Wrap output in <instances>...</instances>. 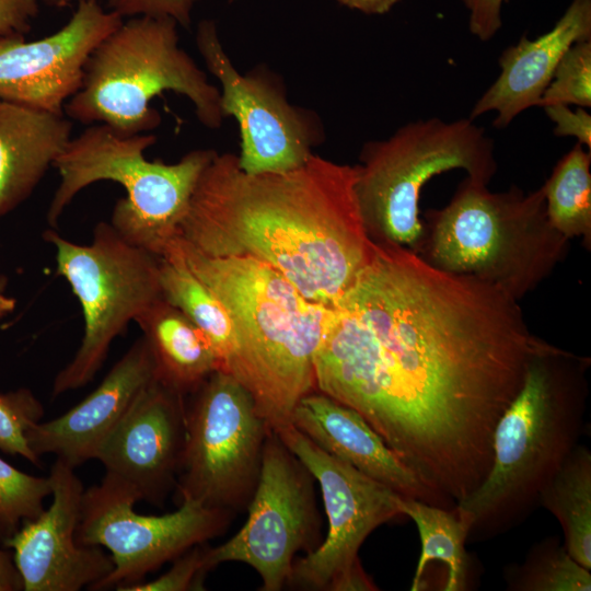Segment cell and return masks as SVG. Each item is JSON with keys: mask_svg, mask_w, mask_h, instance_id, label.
<instances>
[{"mask_svg": "<svg viewBox=\"0 0 591 591\" xmlns=\"http://www.w3.org/2000/svg\"><path fill=\"white\" fill-rule=\"evenodd\" d=\"M590 359L547 344L531 360L522 386L494 431L484 482L455 507L485 540L523 522L567 456L580 443Z\"/></svg>", "mask_w": 591, "mask_h": 591, "instance_id": "obj_4", "label": "cell"}, {"mask_svg": "<svg viewBox=\"0 0 591 591\" xmlns=\"http://www.w3.org/2000/svg\"><path fill=\"white\" fill-rule=\"evenodd\" d=\"M341 4L366 14H384L399 0H337Z\"/></svg>", "mask_w": 591, "mask_h": 591, "instance_id": "obj_37", "label": "cell"}, {"mask_svg": "<svg viewBox=\"0 0 591 591\" xmlns=\"http://www.w3.org/2000/svg\"><path fill=\"white\" fill-rule=\"evenodd\" d=\"M72 123L0 97V218L35 189L71 139Z\"/></svg>", "mask_w": 591, "mask_h": 591, "instance_id": "obj_21", "label": "cell"}, {"mask_svg": "<svg viewBox=\"0 0 591 591\" xmlns=\"http://www.w3.org/2000/svg\"><path fill=\"white\" fill-rule=\"evenodd\" d=\"M359 159L355 190L369 237L414 252L425 231L419 201L427 182L461 169L488 185L497 172L494 141L471 118L408 123L385 140L364 143Z\"/></svg>", "mask_w": 591, "mask_h": 591, "instance_id": "obj_8", "label": "cell"}, {"mask_svg": "<svg viewBox=\"0 0 591 591\" xmlns=\"http://www.w3.org/2000/svg\"><path fill=\"white\" fill-rule=\"evenodd\" d=\"M402 512L415 522L421 542V554L410 590L422 588L424 571L432 560L442 561L448 568L443 590H466L470 570L465 549L471 530L468 518L456 507L447 509L412 498L402 499Z\"/></svg>", "mask_w": 591, "mask_h": 591, "instance_id": "obj_23", "label": "cell"}, {"mask_svg": "<svg viewBox=\"0 0 591 591\" xmlns=\"http://www.w3.org/2000/svg\"><path fill=\"white\" fill-rule=\"evenodd\" d=\"M159 280L162 298L204 333L217 356L219 370L224 371L233 350V333L221 302L172 246H166L161 256Z\"/></svg>", "mask_w": 591, "mask_h": 591, "instance_id": "obj_25", "label": "cell"}, {"mask_svg": "<svg viewBox=\"0 0 591 591\" xmlns=\"http://www.w3.org/2000/svg\"><path fill=\"white\" fill-rule=\"evenodd\" d=\"M121 22L97 0H79L68 23L49 36L31 42L0 36V97L63 114L82 85L90 55Z\"/></svg>", "mask_w": 591, "mask_h": 591, "instance_id": "obj_15", "label": "cell"}, {"mask_svg": "<svg viewBox=\"0 0 591 591\" xmlns=\"http://www.w3.org/2000/svg\"><path fill=\"white\" fill-rule=\"evenodd\" d=\"M185 397L155 378L96 452L106 474L131 486L140 500L162 506L175 488L185 444Z\"/></svg>", "mask_w": 591, "mask_h": 591, "instance_id": "obj_17", "label": "cell"}, {"mask_svg": "<svg viewBox=\"0 0 591 591\" xmlns=\"http://www.w3.org/2000/svg\"><path fill=\"white\" fill-rule=\"evenodd\" d=\"M177 27L166 16L123 21L90 55L82 85L63 113L82 124H105L121 136L146 134L161 123L150 101L174 91L193 103L205 127L219 128L220 90L179 47Z\"/></svg>", "mask_w": 591, "mask_h": 591, "instance_id": "obj_6", "label": "cell"}, {"mask_svg": "<svg viewBox=\"0 0 591 591\" xmlns=\"http://www.w3.org/2000/svg\"><path fill=\"white\" fill-rule=\"evenodd\" d=\"M591 151L576 146L555 165L542 185L552 225L568 240L591 244Z\"/></svg>", "mask_w": 591, "mask_h": 591, "instance_id": "obj_26", "label": "cell"}, {"mask_svg": "<svg viewBox=\"0 0 591 591\" xmlns=\"http://www.w3.org/2000/svg\"><path fill=\"white\" fill-rule=\"evenodd\" d=\"M188 395L177 505L190 499L233 514L246 511L271 428L248 391L224 371H215Z\"/></svg>", "mask_w": 591, "mask_h": 591, "instance_id": "obj_10", "label": "cell"}, {"mask_svg": "<svg viewBox=\"0 0 591 591\" xmlns=\"http://www.w3.org/2000/svg\"><path fill=\"white\" fill-rule=\"evenodd\" d=\"M53 502L37 518L3 541L13 549V560L24 591L89 590L114 568L109 554L100 546L80 545L76 530L80 517L82 482L74 468L59 459L50 468Z\"/></svg>", "mask_w": 591, "mask_h": 591, "instance_id": "obj_16", "label": "cell"}, {"mask_svg": "<svg viewBox=\"0 0 591 591\" xmlns=\"http://www.w3.org/2000/svg\"><path fill=\"white\" fill-rule=\"evenodd\" d=\"M15 300L4 293H0V318L11 313L15 308Z\"/></svg>", "mask_w": 591, "mask_h": 591, "instance_id": "obj_38", "label": "cell"}, {"mask_svg": "<svg viewBox=\"0 0 591 591\" xmlns=\"http://www.w3.org/2000/svg\"><path fill=\"white\" fill-rule=\"evenodd\" d=\"M38 13V0H0V36H24Z\"/></svg>", "mask_w": 591, "mask_h": 591, "instance_id": "obj_35", "label": "cell"}, {"mask_svg": "<svg viewBox=\"0 0 591 591\" xmlns=\"http://www.w3.org/2000/svg\"><path fill=\"white\" fill-rule=\"evenodd\" d=\"M591 106V39L573 44L561 57L538 106Z\"/></svg>", "mask_w": 591, "mask_h": 591, "instance_id": "obj_29", "label": "cell"}, {"mask_svg": "<svg viewBox=\"0 0 591 591\" xmlns=\"http://www.w3.org/2000/svg\"><path fill=\"white\" fill-rule=\"evenodd\" d=\"M43 415L40 402L28 389L0 394V450L39 466L40 459L30 449L26 432Z\"/></svg>", "mask_w": 591, "mask_h": 591, "instance_id": "obj_30", "label": "cell"}, {"mask_svg": "<svg viewBox=\"0 0 591 591\" xmlns=\"http://www.w3.org/2000/svg\"><path fill=\"white\" fill-rule=\"evenodd\" d=\"M8 286V278L0 274V293H4Z\"/></svg>", "mask_w": 591, "mask_h": 591, "instance_id": "obj_40", "label": "cell"}, {"mask_svg": "<svg viewBox=\"0 0 591 591\" xmlns=\"http://www.w3.org/2000/svg\"><path fill=\"white\" fill-rule=\"evenodd\" d=\"M418 253L433 267L488 282L520 301L565 259L569 242L548 220L542 186L494 193L465 177L425 215Z\"/></svg>", "mask_w": 591, "mask_h": 591, "instance_id": "obj_5", "label": "cell"}, {"mask_svg": "<svg viewBox=\"0 0 591 591\" xmlns=\"http://www.w3.org/2000/svg\"><path fill=\"white\" fill-rule=\"evenodd\" d=\"M558 520L568 554L591 569V451L577 444L540 495Z\"/></svg>", "mask_w": 591, "mask_h": 591, "instance_id": "obj_24", "label": "cell"}, {"mask_svg": "<svg viewBox=\"0 0 591 591\" xmlns=\"http://www.w3.org/2000/svg\"><path fill=\"white\" fill-rule=\"evenodd\" d=\"M46 4L56 7V8H65L68 7L71 2V0H43Z\"/></svg>", "mask_w": 591, "mask_h": 591, "instance_id": "obj_39", "label": "cell"}, {"mask_svg": "<svg viewBox=\"0 0 591 591\" xmlns=\"http://www.w3.org/2000/svg\"><path fill=\"white\" fill-rule=\"evenodd\" d=\"M543 108L555 124V136L575 137L578 143L591 150V115L584 107L570 109L566 104H553Z\"/></svg>", "mask_w": 591, "mask_h": 591, "instance_id": "obj_33", "label": "cell"}, {"mask_svg": "<svg viewBox=\"0 0 591 591\" xmlns=\"http://www.w3.org/2000/svg\"><path fill=\"white\" fill-rule=\"evenodd\" d=\"M155 141L150 134L121 136L105 124L71 138L53 164L60 183L48 207L49 225L58 227L80 190L113 181L127 195L116 201L109 223L128 242L162 256L177 235L199 176L217 152L194 150L172 164L149 161L143 152Z\"/></svg>", "mask_w": 591, "mask_h": 591, "instance_id": "obj_7", "label": "cell"}, {"mask_svg": "<svg viewBox=\"0 0 591 591\" xmlns=\"http://www.w3.org/2000/svg\"><path fill=\"white\" fill-rule=\"evenodd\" d=\"M247 519L228 541L207 548L213 569L222 563L251 566L262 579V591H280L287 586L296 554L311 553L321 544V515L314 477L269 430L263 450L262 468Z\"/></svg>", "mask_w": 591, "mask_h": 591, "instance_id": "obj_13", "label": "cell"}, {"mask_svg": "<svg viewBox=\"0 0 591 591\" xmlns=\"http://www.w3.org/2000/svg\"><path fill=\"white\" fill-rule=\"evenodd\" d=\"M356 165L312 154L302 165L250 174L216 153L193 192L177 236L216 257L248 256L308 300L333 304L375 252L360 213Z\"/></svg>", "mask_w": 591, "mask_h": 591, "instance_id": "obj_2", "label": "cell"}, {"mask_svg": "<svg viewBox=\"0 0 591 591\" xmlns=\"http://www.w3.org/2000/svg\"><path fill=\"white\" fill-rule=\"evenodd\" d=\"M135 322L149 345L157 379L179 394L187 396L219 370L217 356L204 333L163 298Z\"/></svg>", "mask_w": 591, "mask_h": 591, "instance_id": "obj_22", "label": "cell"}, {"mask_svg": "<svg viewBox=\"0 0 591 591\" xmlns=\"http://www.w3.org/2000/svg\"><path fill=\"white\" fill-rule=\"evenodd\" d=\"M468 12L470 32L482 42H488L502 25L503 0H460Z\"/></svg>", "mask_w": 591, "mask_h": 591, "instance_id": "obj_34", "label": "cell"}, {"mask_svg": "<svg viewBox=\"0 0 591 591\" xmlns=\"http://www.w3.org/2000/svg\"><path fill=\"white\" fill-rule=\"evenodd\" d=\"M172 246L227 311L233 350L224 372L252 395L273 430L316 391L313 359L329 305L305 299L279 271L248 256H208L177 235ZM222 371V370H221Z\"/></svg>", "mask_w": 591, "mask_h": 591, "instance_id": "obj_3", "label": "cell"}, {"mask_svg": "<svg viewBox=\"0 0 591 591\" xmlns=\"http://www.w3.org/2000/svg\"><path fill=\"white\" fill-rule=\"evenodd\" d=\"M10 554L0 548V583L4 591L22 589V580Z\"/></svg>", "mask_w": 591, "mask_h": 591, "instance_id": "obj_36", "label": "cell"}, {"mask_svg": "<svg viewBox=\"0 0 591 591\" xmlns=\"http://www.w3.org/2000/svg\"><path fill=\"white\" fill-rule=\"evenodd\" d=\"M0 591H4L3 587L1 586V583H0Z\"/></svg>", "mask_w": 591, "mask_h": 591, "instance_id": "obj_41", "label": "cell"}, {"mask_svg": "<svg viewBox=\"0 0 591 591\" xmlns=\"http://www.w3.org/2000/svg\"><path fill=\"white\" fill-rule=\"evenodd\" d=\"M318 484L328 530L321 544L293 563L287 586L311 591H375L359 549L370 533L402 512L404 498L332 456L291 424L275 430Z\"/></svg>", "mask_w": 591, "mask_h": 591, "instance_id": "obj_11", "label": "cell"}, {"mask_svg": "<svg viewBox=\"0 0 591 591\" xmlns=\"http://www.w3.org/2000/svg\"><path fill=\"white\" fill-rule=\"evenodd\" d=\"M55 248L56 273L80 302L84 322L81 345L55 376L53 395L85 386L103 366L113 340L162 298L161 256L124 239L101 221L90 244H78L56 230L43 233Z\"/></svg>", "mask_w": 591, "mask_h": 591, "instance_id": "obj_9", "label": "cell"}, {"mask_svg": "<svg viewBox=\"0 0 591 591\" xmlns=\"http://www.w3.org/2000/svg\"><path fill=\"white\" fill-rule=\"evenodd\" d=\"M139 500L131 486L108 474L83 491L77 542L107 548L114 563L111 573L91 590L125 591L142 582L190 547L223 533L234 517L190 499L182 500L173 512L146 515L134 510Z\"/></svg>", "mask_w": 591, "mask_h": 591, "instance_id": "obj_12", "label": "cell"}, {"mask_svg": "<svg viewBox=\"0 0 591 591\" xmlns=\"http://www.w3.org/2000/svg\"><path fill=\"white\" fill-rule=\"evenodd\" d=\"M511 591H590V570L577 563L560 544L548 536L535 543L521 564L505 570Z\"/></svg>", "mask_w": 591, "mask_h": 591, "instance_id": "obj_27", "label": "cell"}, {"mask_svg": "<svg viewBox=\"0 0 591 591\" xmlns=\"http://www.w3.org/2000/svg\"><path fill=\"white\" fill-rule=\"evenodd\" d=\"M155 378L153 357L142 336L83 401L58 418L34 424L26 432L30 449L39 459L55 454L73 468L95 459L137 395Z\"/></svg>", "mask_w": 591, "mask_h": 591, "instance_id": "obj_18", "label": "cell"}, {"mask_svg": "<svg viewBox=\"0 0 591 591\" xmlns=\"http://www.w3.org/2000/svg\"><path fill=\"white\" fill-rule=\"evenodd\" d=\"M196 45L208 70L219 80L223 118L240 129V167L250 174L285 172L302 165L320 134L302 109H296L269 81L241 74L224 51L212 20L199 22Z\"/></svg>", "mask_w": 591, "mask_h": 591, "instance_id": "obj_14", "label": "cell"}, {"mask_svg": "<svg viewBox=\"0 0 591 591\" xmlns=\"http://www.w3.org/2000/svg\"><path fill=\"white\" fill-rule=\"evenodd\" d=\"M290 424L326 453L404 498L441 507L429 488L354 408L316 390L298 402Z\"/></svg>", "mask_w": 591, "mask_h": 591, "instance_id": "obj_19", "label": "cell"}, {"mask_svg": "<svg viewBox=\"0 0 591 591\" xmlns=\"http://www.w3.org/2000/svg\"><path fill=\"white\" fill-rule=\"evenodd\" d=\"M207 543L190 547L173 560L165 573L154 580L130 586L125 591L205 590V578L212 570L207 559Z\"/></svg>", "mask_w": 591, "mask_h": 591, "instance_id": "obj_31", "label": "cell"}, {"mask_svg": "<svg viewBox=\"0 0 591 591\" xmlns=\"http://www.w3.org/2000/svg\"><path fill=\"white\" fill-rule=\"evenodd\" d=\"M199 0H107L109 11L123 19L139 15L166 16L189 28L194 7Z\"/></svg>", "mask_w": 591, "mask_h": 591, "instance_id": "obj_32", "label": "cell"}, {"mask_svg": "<svg viewBox=\"0 0 591 591\" xmlns=\"http://www.w3.org/2000/svg\"><path fill=\"white\" fill-rule=\"evenodd\" d=\"M547 344L501 289L375 243L329 305L315 386L357 410L451 509L489 473L496 425Z\"/></svg>", "mask_w": 591, "mask_h": 591, "instance_id": "obj_1", "label": "cell"}, {"mask_svg": "<svg viewBox=\"0 0 591 591\" xmlns=\"http://www.w3.org/2000/svg\"><path fill=\"white\" fill-rule=\"evenodd\" d=\"M589 39L591 0H572L548 32L534 39L523 35L501 53L499 76L477 100L468 118L495 112V128H506L519 114L538 106L564 54L573 44Z\"/></svg>", "mask_w": 591, "mask_h": 591, "instance_id": "obj_20", "label": "cell"}, {"mask_svg": "<svg viewBox=\"0 0 591 591\" xmlns=\"http://www.w3.org/2000/svg\"><path fill=\"white\" fill-rule=\"evenodd\" d=\"M49 495V476L26 474L0 457V540L13 535L22 520L37 518L45 510L44 499Z\"/></svg>", "mask_w": 591, "mask_h": 591, "instance_id": "obj_28", "label": "cell"}]
</instances>
